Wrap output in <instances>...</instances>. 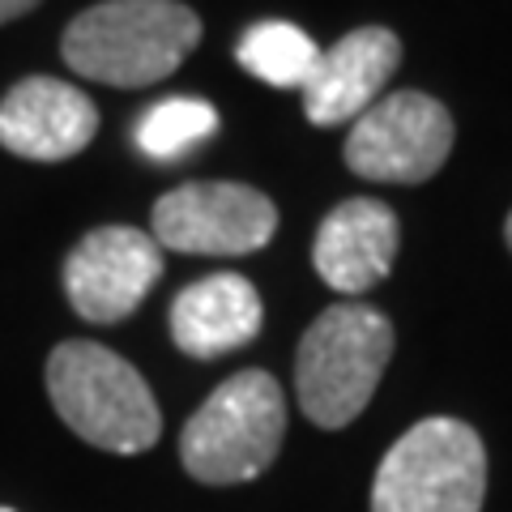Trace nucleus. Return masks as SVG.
<instances>
[{"label":"nucleus","mask_w":512,"mask_h":512,"mask_svg":"<svg viewBox=\"0 0 512 512\" xmlns=\"http://www.w3.org/2000/svg\"><path fill=\"white\" fill-rule=\"evenodd\" d=\"M201 43V18L180 0H103L64 26V64L116 90L154 86L188 60Z\"/></svg>","instance_id":"nucleus-1"},{"label":"nucleus","mask_w":512,"mask_h":512,"mask_svg":"<svg viewBox=\"0 0 512 512\" xmlns=\"http://www.w3.org/2000/svg\"><path fill=\"white\" fill-rule=\"evenodd\" d=\"M47 393L77 440L103 453H146L163 436V414L150 384L124 355L99 342H60L47 359Z\"/></svg>","instance_id":"nucleus-2"},{"label":"nucleus","mask_w":512,"mask_h":512,"mask_svg":"<svg viewBox=\"0 0 512 512\" xmlns=\"http://www.w3.org/2000/svg\"><path fill=\"white\" fill-rule=\"evenodd\" d=\"M393 359L389 316L367 303H333L320 312L295 355V397L303 414L338 431L350 427L372 402L384 367Z\"/></svg>","instance_id":"nucleus-3"},{"label":"nucleus","mask_w":512,"mask_h":512,"mask_svg":"<svg viewBox=\"0 0 512 512\" xmlns=\"http://www.w3.org/2000/svg\"><path fill=\"white\" fill-rule=\"evenodd\" d=\"M286 440V402L278 380L248 367L222 380L180 431V461L197 483L235 487L261 478Z\"/></svg>","instance_id":"nucleus-4"},{"label":"nucleus","mask_w":512,"mask_h":512,"mask_svg":"<svg viewBox=\"0 0 512 512\" xmlns=\"http://www.w3.org/2000/svg\"><path fill=\"white\" fill-rule=\"evenodd\" d=\"M487 495V448L461 419H423L384 453L372 512H478Z\"/></svg>","instance_id":"nucleus-5"},{"label":"nucleus","mask_w":512,"mask_h":512,"mask_svg":"<svg viewBox=\"0 0 512 512\" xmlns=\"http://www.w3.org/2000/svg\"><path fill=\"white\" fill-rule=\"evenodd\" d=\"M457 128L440 99L423 90H397L350 124L346 167L376 184H423L453 154Z\"/></svg>","instance_id":"nucleus-6"},{"label":"nucleus","mask_w":512,"mask_h":512,"mask_svg":"<svg viewBox=\"0 0 512 512\" xmlns=\"http://www.w3.org/2000/svg\"><path fill=\"white\" fill-rule=\"evenodd\" d=\"M158 248L188 256H248L278 231V210L261 188L231 180H192L154 201Z\"/></svg>","instance_id":"nucleus-7"},{"label":"nucleus","mask_w":512,"mask_h":512,"mask_svg":"<svg viewBox=\"0 0 512 512\" xmlns=\"http://www.w3.org/2000/svg\"><path fill=\"white\" fill-rule=\"evenodd\" d=\"M163 278V248L141 227H94L64 256V295L90 325H116L133 316Z\"/></svg>","instance_id":"nucleus-8"},{"label":"nucleus","mask_w":512,"mask_h":512,"mask_svg":"<svg viewBox=\"0 0 512 512\" xmlns=\"http://www.w3.org/2000/svg\"><path fill=\"white\" fill-rule=\"evenodd\" d=\"M99 133V107L60 77H22L0 99V146L26 163H64Z\"/></svg>","instance_id":"nucleus-9"},{"label":"nucleus","mask_w":512,"mask_h":512,"mask_svg":"<svg viewBox=\"0 0 512 512\" xmlns=\"http://www.w3.org/2000/svg\"><path fill=\"white\" fill-rule=\"evenodd\" d=\"M402 64V39L384 26H359L320 52L312 82L303 86V111L320 128L359 120L380 99L389 77Z\"/></svg>","instance_id":"nucleus-10"},{"label":"nucleus","mask_w":512,"mask_h":512,"mask_svg":"<svg viewBox=\"0 0 512 512\" xmlns=\"http://www.w3.org/2000/svg\"><path fill=\"white\" fill-rule=\"evenodd\" d=\"M402 227L397 214L376 197H350L320 222L312 265L338 295H363L393 274Z\"/></svg>","instance_id":"nucleus-11"},{"label":"nucleus","mask_w":512,"mask_h":512,"mask_svg":"<svg viewBox=\"0 0 512 512\" xmlns=\"http://www.w3.org/2000/svg\"><path fill=\"white\" fill-rule=\"evenodd\" d=\"M265 325L261 295L244 274H210L171 299V342L188 359H222L256 342Z\"/></svg>","instance_id":"nucleus-12"},{"label":"nucleus","mask_w":512,"mask_h":512,"mask_svg":"<svg viewBox=\"0 0 512 512\" xmlns=\"http://www.w3.org/2000/svg\"><path fill=\"white\" fill-rule=\"evenodd\" d=\"M239 64L274 90H303L320 64V47L295 22H256L239 39Z\"/></svg>","instance_id":"nucleus-13"},{"label":"nucleus","mask_w":512,"mask_h":512,"mask_svg":"<svg viewBox=\"0 0 512 512\" xmlns=\"http://www.w3.org/2000/svg\"><path fill=\"white\" fill-rule=\"evenodd\" d=\"M214 133H218L214 103L175 94V99L154 103L146 116L137 120L133 141H137L141 154L154 158V163H175V158H188L192 150H201Z\"/></svg>","instance_id":"nucleus-14"},{"label":"nucleus","mask_w":512,"mask_h":512,"mask_svg":"<svg viewBox=\"0 0 512 512\" xmlns=\"http://www.w3.org/2000/svg\"><path fill=\"white\" fill-rule=\"evenodd\" d=\"M35 5H39V0H0V26L26 18V13L35 9Z\"/></svg>","instance_id":"nucleus-15"},{"label":"nucleus","mask_w":512,"mask_h":512,"mask_svg":"<svg viewBox=\"0 0 512 512\" xmlns=\"http://www.w3.org/2000/svg\"><path fill=\"white\" fill-rule=\"evenodd\" d=\"M504 235H508V248H512V214H508V222H504Z\"/></svg>","instance_id":"nucleus-16"},{"label":"nucleus","mask_w":512,"mask_h":512,"mask_svg":"<svg viewBox=\"0 0 512 512\" xmlns=\"http://www.w3.org/2000/svg\"><path fill=\"white\" fill-rule=\"evenodd\" d=\"M0 512H18V508H5V504H0Z\"/></svg>","instance_id":"nucleus-17"}]
</instances>
